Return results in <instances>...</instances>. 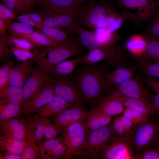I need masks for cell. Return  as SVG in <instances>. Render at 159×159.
I'll use <instances>...</instances> for the list:
<instances>
[{"instance_id": "6da1fadb", "label": "cell", "mask_w": 159, "mask_h": 159, "mask_svg": "<svg viewBox=\"0 0 159 159\" xmlns=\"http://www.w3.org/2000/svg\"><path fill=\"white\" fill-rule=\"evenodd\" d=\"M110 69L104 63L80 62L73 72L74 82L85 102L91 107L97 105L108 87L105 77Z\"/></svg>"}, {"instance_id": "7a4b0ae2", "label": "cell", "mask_w": 159, "mask_h": 159, "mask_svg": "<svg viewBox=\"0 0 159 159\" xmlns=\"http://www.w3.org/2000/svg\"><path fill=\"white\" fill-rule=\"evenodd\" d=\"M128 140L136 153L159 147V120L149 117L145 121L137 125Z\"/></svg>"}, {"instance_id": "3957f363", "label": "cell", "mask_w": 159, "mask_h": 159, "mask_svg": "<svg viewBox=\"0 0 159 159\" xmlns=\"http://www.w3.org/2000/svg\"><path fill=\"white\" fill-rule=\"evenodd\" d=\"M26 140L30 143L37 144L43 138L47 140L57 137L64 127L50 122L38 113L32 116H26Z\"/></svg>"}, {"instance_id": "277c9868", "label": "cell", "mask_w": 159, "mask_h": 159, "mask_svg": "<svg viewBox=\"0 0 159 159\" xmlns=\"http://www.w3.org/2000/svg\"><path fill=\"white\" fill-rule=\"evenodd\" d=\"M82 47L76 43L72 46L60 45L47 47L38 51L33 59L43 69L53 67L72 56H82Z\"/></svg>"}, {"instance_id": "5b68a950", "label": "cell", "mask_w": 159, "mask_h": 159, "mask_svg": "<svg viewBox=\"0 0 159 159\" xmlns=\"http://www.w3.org/2000/svg\"><path fill=\"white\" fill-rule=\"evenodd\" d=\"M127 51L125 46L120 45L103 47L90 51L80 62L92 64L104 61L109 68L113 69L128 63Z\"/></svg>"}, {"instance_id": "8992f818", "label": "cell", "mask_w": 159, "mask_h": 159, "mask_svg": "<svg viewBox=\"0 0 159 159\" xmlns=\"http://www.w3.org/2000/svg\"><path fill=\"white\" fill-rule=\"evenodd\" d=\"M116 10L105 3L93 1L82 5L76 15V22L80 26L95 28L108 15Z\"/></svg>"}, {"instance_id": "52a82bcc", "label": "cell", "mask_w": 159, "mask_h": 159, "mask_svg": "<svg viewBox=\"0 0 159 159\" xmlns=\"http://www.w3.org/2000/svg\"><path fill=\"white\" fill-rule=\"evenodd\" d=\"M87 130L83 122H76L64 128L61 138L67 150L64 159H71L80 155L85 145Z\"/></svg>"}, {"instance_id": "ba28073f", "label": "cell", "mask_w": 159, "mask_h": 159, "mask_svg": "<svg viewBox=\"0 0 159 159\" xmlns=\"http://www.w3.org/2000/svg\"><path fill=\"white\" fill-rule=\"evenodd\" d=\"M115 135L112 124L94 130H87L85 145L80 155L91 158H99L103 148Z\"/></svg>"}, {"instance_id": "9c48e42d", "label": "cell", "mask_w": 159, "mask_h": 159, "mask_svg": "<svg viewBox=\"0 0 159 159\" xmlns=\"http://www.w3.org/2000/svg\"><path fill=\"white\" fill-rule=\"evenodd\" d=\"M82 5L75 0H39L33 4L30 11L35 10L46 17L66 14L75 19L77 13Z\"/></svg>"}, {"instance_id": "30bf717a", "label": "cell", "mask_w": 159, "mask_h": 159, "mask_svg": "<svg viewBox=\"0 0 159 159\" xmlns=\"http://www.w3.org/2000/svg\"><path fill=\"white\" fill-rule=\"evenodd\" d=\"M144 84L143 79L136 73L132 77L118 85L109 86L125 96L153 106L151 100V94Z\"/></svg>"}, {"instance_id": "8fae6325", "label": "cell", "mask_w": 159, "mask_h": 159, "mask_svg": "<svg viewBox=\"0 0 159 159\" xmlns=\"http://www.w3.org/2000/svg\"><path fill=\"white\" fill-rule=\"evenodd\" d=\"M54 77L55 96L61 97L74 106L84 107L85 102L74 82L72 76Z\"/></svg>"}, {"instance_id": "7c38bea8", "label": "cell", "mask_w": 159, "mask_h": 159, "mask_svg": "<svg viewBox=\"0 0 159 159\" xmlns=\"http://www.w3.org/2000/svg\"><path fill=\"white\" fill-rule=\"evenodd\" d=\"M134 151L128 139L116 134L102 150L99 158L134 159Z\"/></svg>"}, {"instance_id": "4fadbf2b", "label": "cell", "mask_w": 159, "mask_h": 159, "mask_svg": "<svg viewBox=\"0 0 159 159\" xmlns=\"http://www.w3.org/2000/svg\"><path fill=\"white\" fill-rule=\"evenodd\" d=\"M53 77L38 65L34 67L30 76L22 87V103L33 97Z\"/></svg>"}, {"instance_id": "5bb4252c", "label": "cell", "mask_w": 159, "mask_h": 159, "mask_svg": "<svg viewBox=\"0 0 159 159\" xmlns=\"http://www.w3.org/2000/svg\"><path fill=\"white\" fill-rule=\"evenodd\" d=\"M55 77L47 84L33 97L22 104L24 114L29 115L50 102L55 96L54 88Z\"/></svg>"}, {"instance_id": "9a60e30c", "label": "cell", "mask_w": 159, "mask_h": 159, "mask_svg": "<svg viewBox=\"0 0 159 159\" xmlns=\"http://www.w3.org/2000/svg\"><path fill=\"white\" fill-rule=\"evenodd\" d=\"M116 5L136 10V14L145 21L151 19L156 11L158 2L155 0H115Z\"/></svg>"}, {"instance_id": "2e32d148", "label": "cell", "mask_w": 159, "mask_h": 159, "mask_svg": "<svg viewBox=\"0 0 159 159\" xmlns=\"http://www.w3.org/2000/svg\"><path fill=\"white\" fill-rule=\"evenodd\" d=\"M103 95L115 99L120 102L124 106L133 110L145 113L149 115H153L158 114L153 106L125 96L109 86Z\"/></svg>"}, {"instance_id": "e0dca14e", "label": "cell", "mask_w": 159, "mask_h": 159, "mask_svg": "<svg viewBox=\"0 0 159 159\" xmlns=\"http://www.w3.org/2000/svg\"><path fill=\"white\" fill-rule=\"evenodd\" d=\"M65 31L67 34H74L78 36L80 45L90 50L104 46L93 32L82 27L75 22L67 28Z\"/></svg>"}, {"instance_id": "ac0fdd59", "label": "cell", "mask_w": 159, "mask_h": 159, "mask_svg": "<svg viewBox=\"0 0 159 159\" xmlns=\"http://www.w3.org/2000/svg\"><path fill=\"white\" fill-rule=\"evenodd\" d=\"M88 112L84 107H70L54 117L53 122L58 126L65 127L76 122H84Z\"/></svg>"}, {"instance_id": "d6986e66", "label": "cell", "mask_w": 159, "mask_h": 159, "mask_svg": "<svg viewBox=\"0 0 159 159\" xmlns=\"http://www.w3.org/2000/svg\"><path fill=\"white\" fill-rule=\"evenodd\" d=\"M0 121V130L4 135L18 139L26 140V126L25 118L15 117Z\"/></svg>"}, {"instance_id": "ffe728a7", "label": "cell", "mask_w": 159, "mask_h": 159, "mask_svg": "<svg viewBox=\"0 0 159 159\" xmlns=\"http://www.w3.org/2000/svg\"><path fill=\"white\" fill-rule=\"evenodd\" d=\"M138 69L133 64L128 63L110 69L107 72L105 82L108 86L118 85L126 80L132 77Z\"/></svg>"}, {"instance_id": "44dd1931", "label": "cell", "mask_w": 159, "mask_h": 159, "mask_svg": "<svg viewBox=\"0 0 159 159\" xmlns=\"http://www.w3.org/2000/svg\"><path fill=\"white\" fill-rule=\"evenodd\" d=\"M34 63L32 60L15 65L10 72L9 85L22 87L31 74Z\"/></svg>"}, {"instance_id": "7402d4cb", "label": "cell", "mask_w": 159, "mask_h": 159, "mask_svg": "<svg viewBox=\"0 0 159 159\" xmlns=\"http://www.w3.org/2000/svg\"><path fill=\"white\" fill-rule=\"evenodd\" d=\"M66 101L61 97L55 96L48 103L37 111L45 118L55 117L70 107H76Z\"/></svg>"}, {"instance_id": "603a6c76", "label": "cell", "mask_w": 159, "mask_h": 159, "mask_svg": "<svg viewBox=\"0 0 159 159\" xmlns=\"http://www.w3.org/2000/svg\"><path fill=\"white\" fill-rule=\"evenodd\" d=\"M111 120V116L97 107L89 111L84 123L87 130H94L109 125Z\"/></svg>"}, {"instance_id": "cb8c5ba5", "label": "cell", "mask_w": 159, "mask_h": 159, "mask_svg": "<svg viewBox=\"0 0 159 159\" xmlns=\"http://www.w3.org/2000/svg\"><path fill=\"white\" fill-rule=\"evenodd\" d=\"M82 56L64 60L51 67L43 69L54 77L72 76L73 72Z\"/></svg>"}, {"instance_id": "d4e9b609", "label": "cell", "mask_w": 159, "mask_h": 159, "mask_svg": "<svg viewBox=\"0 0 159 159\" xmlns=\"http://www.w3.org/2000/svg\"><path fill=\"white\" fill-rule=\"evenodd\" d=\"M37 30L59 45L72 46L76 44L70 39L66 31L60 28L40 26Z\"/></svg>"}, {"instance_id": "484cf974", "label": "cell", "mask_w": 159, "mask_h": 159, "mask_svg": "<svg viewBox=\"0 0 159 159\" xmlns=\"http://www.w3.org/2000/svg\"><path fill=\"white\" fill-rule=\"evenodd\" d=\"M146 42L145 49L140 55L132 56L133 59L144 61H159V41L158 39L143 36Z\"/></svg>"}, {"instance_id": "4316f807", "label": "cell", "mask_w": 159, "mask_h": 159, "mask_svg": "<svg viewBox=\"0 0 159 159\" xmlns=\"http://www.w3.org/2000/svg\"><path fill=\"white\" fill-rule=\"evenodd\" d=\"M97 107L111 116L123 112L124 106L118 101L109 97L103 95L97 103Z\"/></svg>"}, {"instance_id": "83f0119b", "label": "cell", "mask_w": 159, "mask_h": 159, "mask_svg": "<svg viewBox=\"0 0 159 159\" xmlns=\"http://www.w3.org/2000/svg\"><path fill=\"white\" fill-rule=\"evenodd\" d=\"M133 64L145 77L143 79H159V61H149L132 59Z\"/></svg>"}, {"instance_id": "f1b7e54d", "label": "cell", "mask_w": 159, "mask_h": 159, "mask_svg": "<svg viewBox=\"0 0 159 159\" xmlns=\"http://www.w3.org/2000/svg\"><path fill=\"white\" fill-rule=\"evenodd\" d=\"M75 22H76L75 19L70 16L57 14L46 18L41 26L59 28L62 27L66 29Z\"/></svg>"}, {"instance_id": "f546056e", "label": "cell", "mask_w": 159, "mask_h": 159, "mask_svg": "<svg viewBox=\"0 0 159 159\" xmlns=\"http://www.w3.org/2000/svg\"><path fill=\"white\" fill-rule=\"evenodd\" d=\"M22 87L9 85L3 92H0V103H12L22 104Z\"/></svg>"}, {"instance_id": "4dcf8cb0", "label": "cell", "mask_w": 159, "mask_h": 159, "mask_svg": "<svg viewBox=\"0 0 159 159\" xmlns=\"http://www.w3.org/2000/svg\"><path fill=\"white\" fill-rule=\"evenodd\" d=\"M146 45L145 39L143 37L134 35L126 41L125 47L131 54V56H137L144 52Z\"/></svg>"}, {"instance_id": "1f68e13d", "label": "cell", "mask_w": 159, "mask_h": 159, "mask_svg": "<svg viewBox=\"0 0 159 159\" xmlns=\"http://www.w3.org/2000/svg\"><path fill=\"white\" fill-rule=\"evenodd\" d=\"M20 37L28 39L37 47L41 49L60 45L42 33L35 30L30 34L22 35Z\"/></svg>"}, {"instance_id": "d6a6232c", "label": "cell", "mask_w": 159, "mask_h": 159, "mask_svg": "<svg viewBox=\"0 0 159 159\" xmlns=\"http://www.w3.org/2000/svg\"><path fill=\"white\" fill-rule=\"evenodd\" d=\"M23 112L22 105L12 103H0V120L19 117Z\"/></svg>"}, {"instance_id": "836d02e7", "label": "cell", "mask_w": 159, "mask_h": 159, "mask_svg": "<svg viewBox=\"0 0 159 159\" xmlns=\"http://www.w3.org/2000/svg\"><path fill=\"white\" fill-rule=\"evenodd\" d=\"M93 32L104 46L114 45L120 39L117 34L110 32L107 28H95Z\"/></svg>"}, {"instance_id": "e575fe53", "label": "cell", "mask_w": 159, "mask_h": 159, "mask_svg": "<svg viewBox=\"0 0 159 159\" xmlns=\"http://www.w3.org/2000/svg\"><path fill=\"white\" fill-rule=\"evenodd\" d=\"M7 29L13 37H20L35 31L33 27L23 23L10 21L6 23Z\"/></svg>"}, {"instance_id": "d590c367", "label": "cell", "mask_w": 159, "mask_h": 159, "mask_svg": "<svg viewBox=\"0 0 159 159\" xmlns=\"http://www.w3.org/2000/svg\"><path fill=\"white\" fill-rule=\"evenodd\" d=\"M11 50L12 54L17 59L22 62L33 60L38 52L36 49L33 50H29L20 48L14 46H11Z\"/></svg>"}, {"instance_id": "8d00e7d4", "label": "cell", "mask_w": 159, "mask_h": 159, "mask_svg": "<svg viewBox=\"0 0 159 159\" xmlns=\"http://www.w3.org/2000/svg\"><path fill=\"white\" fill-rule=\"evenodd\" d=\"M15 66L10 61L2 66L0 68V92L5 90L9 85V77L10 71Z\"/></svg>"}, {"instance_id": "74e56055", "label": "cell", "mask_w": 159, "mask_h": 159, "mask_svg": "<svg viewBox=\"0 0 159 159\" xmlns=\"http://www.w3.org/2000/svg\"><path fill=\"white\" fill-rule=\"evenodd\" d=\"M123 113V116L131 120L137 125L145 121L149 118V115L146 113L127 107L124 109Z\"/></svg>"}, {"instance_id": "f35d334b", "label": "cell", "mask_w": 159, "mask_h": 159, "mask_svg": "<svg viewBox=\"0 0 159 159\" xmlns=\"http://www.w3.org/2000/svg\"><path fill=\"white\" fill-rule=\"evenodd\" d=\"M145 35L152 38H159V10L157 9L151 19Z\"/></svg>"}, {"instance_id": "ab89813d", "label": "cell", "mask_w": 159, "mask_h": 159, "mask_svg": "<svg viewBox=\"0 0 159 159\" xmlns=\"http://www.w3.org/2000/svg\"><path fill=\"white\" fill-rule=\"evenodd\" d=\"M8 45L18 48L29 50H33L37 47L28 39L24 38L7 36Z\"/></svg>"}, {"instance_id": "60d3db41", "label": "cell", "mask_w": 159, "mask_h": 159, "mask_svg": "<svg viewBox=\"0 0 159 159\" xmlns=\"http://www.w3.org/2000/svg\"><path fill=\"white\" fill-rule=\"evenodd\" d=\"M21 155V159L41 158L40 145L27 142Z\"/></svg>"}, {"instance_id": "b9f144b4", "label": "cell", "mask_w": 159, "mask_h": 159, "mask_svg": "<svg viewBox=\"0 0 159 159\" xmlns=\"http://www.w3.org/2000/svg\"><path fill=\"white\" fill-rule=\"evenodd\" d=\"M6 35L0 37V60L4 63L11 61L12 54L8 48V43Z\"/></svg>"}, {"instance_id": "7bdbcfd3", "label": "cell", "mask_w": 159, "mask_h": 159, "mask_svg": "<svg viewBox=\"0 0 159 159\" xmlns=\"http://www.w3.org/2000/svg\"><path fill=\"white\" fill-rule=\"evenodd\" d=\"M134 159H159V147H154L136 153Z\"/></svg>"}, {"instance_id": "ee69618b", "label": "cell", "mask_w": 159, "mask_h": 159, "mask_svg": "<svg viewBox=\"0 0 159 159\" xmlns=\"http://www.w3.org/2000/svg\"><path fill=\"white\" fill-rule=\"evenodd\" d=\"M0 148L2 150L6 151L9 153L17 154H21L24 149L10 144L2 135H1L0 137Z\"/></svg>"}, {"instance_id": "f6af8a7d", "label": "cell", "mask_w": 159, "mask_h": 159, "mask_svg": "<svg viewBox=\"0 0 159 159\" xmlns=\"http://www.w3.org/2000/svg\"><path fill=\"white\" fill-rule=\"evenodd\" d=\"M112 125L114 132L116 135L128 140V135L118 117H115Z\"/></svg>"}, {"instance_id": "bcb514c9", "label": "cell", "mask_w": 159, "mask_h": 159, "mask_svg": "<svg viewBox=\"0 0 159 159\" xmlns=\"http://www.w3.org/2000/svg\"><path fill=\"white\" fill-rule=\"evenodd\" d=\"M24 0H0L2 4L15 13H20Z\"/></svg>"}, {"instance_id": "7dc6e473", "label": "cell", "mask_w": 159, "mask_h": 159, "mask_svg": "<svg viewBox=\"0 0 159 159\" xmlns=\"http://www.w3.org/2000/svg\"><path fill=\"white\" fill-rule=\"evenodd\" d=\"M15 13L2 3L0 4V18L6 23L16 18Z\"/></svg>"}, {"instance_id": "c3c4849f", "label": "cell", "mask_w": 159, "mask_h": 159, "mask_svg": "<svg viewBox=\"0 0 159 159\" xmlns=\"http://www.w3.org/2000/svg\"><path fill=\"white\" fill-rule=\"evenodd\" d=\"M120 13L117 10L107 16L96 27L107 28L119 16Z\"/></svg>"}, {"instance_id": "681fc988", "label": "cell", "mask_w": 159, "mask_h": 159, "mask_svg": "<svg viewBox=\"0 0 159 159\" xmlns=\"http://www.w3.org/2000/svg\"><path fill=\"white\" fill-rule=\"evenodd\" d=\"M118 117L122 123L129 137L130 135L137 125L131 120L123 115L119 116Z\"/></svg>"}, {"instance_id": "f907efd6", "label": "cell", "mask_w": 159, "mask_h": 159, "mask_svg": "<svg viewBox=\"0 0 159 159\" xmlns=\"http://www.w3.org/2000/svg\"><path fill=\"white\" fill-rule=\"evenodd\" d=\"M145 84L156 94L159 95V81L156 79H143Z\"/></svg>"}, {"instance_id": "816d5d0a", "label": "cell", "mask_w": 159, "mask_h": 159, "mask_svg": "<svg viewBox=\"0 0 159 159\" xmlns=\"http://www.w3.org/2000/svg\"><path fill=\"white\" fill-rule=\"evenodd\" d=\"M28 14L32 19L37 25V27L41 26L44 19L47 17L42 14L36 12L31 11L28 12Z\"/></svg>"}, {"instance_id": "f5cc1de1", "label": "cell", "mask_w": 159, "mask_h": 159, "mask_svg": "<svg viewBox=\"0 0 159 159\" xmlns=\"http://www.w3.org/2000/svg\"><path fill=\"white\" fill-rule=\"evenodd\" d=\"M18 19L20 22L28 25L31 27H37V25L32 19L28 13H23L20 15Z\"/></svg>"}, {"instance_id": "db71d44e", "label": "cell", "mask_w": 159, "mask_h": 159, "mask_svg": "<svg viewBox=\"0 0 159 159\" xmlns=\"http://www.w3.org/2000/svg\"><path fill=\"white\" fill-rule=\"evenodd\" d=\"M39 0H24L21 11L20 13L30 11L31 8L36 1Z\"/></svg>"}, {"instance_id": "11a10c76", "label": "cell", "mask_w": 159, "mask_h": 159, "mask_svg": "<svg viewBox=\"0 0 159 159\" xmlns=\"http://www.w3.org/2000/svg\"><path fill=\"white\" fill-rule=\"evenodd\" d=\"M151 100L154 108L159 114V95L157 94L151 95Z\"/></svg>"}, {"instance_id": "9f6ffc18", "label": "cell", "mask_w": 159, "mask_h": 159, "mask_svg": "<svg viewBox=\"0 0 159 159\" xmlns=\"http://www.w3.org/2000/svg\"><path fill=\"white\" fill-rule=\"evenodd\" d=\"M6 23L0 18V34L1 35H6V31L7 29Z\"/></svg>"}, {"instance_id": "6f0895ef", "label": "cell", "mask_w": 159, "mask_h": 159, "mask_svg": "<svg viewBox=\"0 0 159 159\" xmlns=\"http://www.w3.org/2000/svg\"><path fill=\"white\" fill-rule=\"evenodd\" d=\"M7 154L4 157L0 156V159H21V155L20 154H17L12 153Z\"/></svg>"}, {"instance_id": "680465c9", "label": "cell", "mask_w": 159, "mask_h": 159, "mask_svg": "<svg viewBox=\"0 0 159 159\" xmlns=\"http://www.w3.org/2000/svg\"><path fill=\"white\" fill-rule=\"evenodd\" d=\"M76 1L81 3L82 4H86L88 3L93 2V1H99L101 0H75Z\"/></svg>"}, {"instance_id": "91938a15", "label": "cell", "mask_w": 159, "mask_h": 159, "mask_svg": "<svg viewBox=\"0 0 159 159\" xmlns=\"http://www.w3.org/2000/svg\"><path fill=\"white\" fill-rule=\"evenodd\" d=\"M157 2H158V9L159 10V0H157Z\"/></svg>"}, {"instance_id": "94428289", "label": "cell", "mask_w": 159, "mask_h": 159, "mask_svg": "<svg viewBox=\"0 0 159 159\" xmlns=\"http://www.w3.org/2000/svg\"><path fill=\"white\" fill-rule=\"evenodd\" d=\"M159 81V80H158Z\"/></svg>"}]
</instances>
